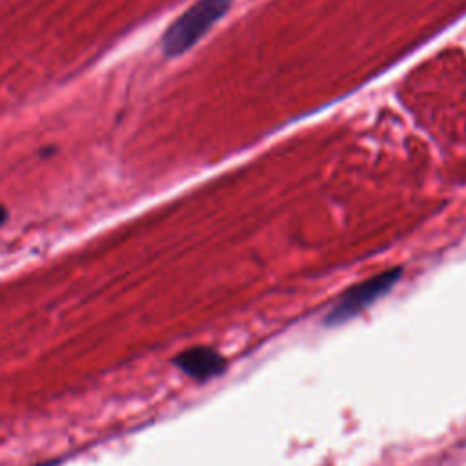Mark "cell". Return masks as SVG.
<instances>
[{
    "label": "cell",
    "mask_w": 466,
    "mask_h": 466,
    "mask_svg": "<svg viewBox=\"0 0 466 466\" xmlns=\"http://www.w3.org/2000/svg\"><path fill=\"white\" fill-rule=\"evenodd\" d=\"M233 0H197L187 7L162 36V51L166 56H180L193 47L231 7Z\"/></svg>",
    "instance_id": "6da1fadb"
},
{
    "label": "cell",
    "mask_w": 466,
    "mask_h": 466,
    "mask_svg": "<svg viewBox=\"0 0 466 466\" xmlns=\"http://www.w3.org/2000/svg\"><path fill=\"white\" fill-rule=\"evenodd\" d=\"M402 268H391L386 271H380L351 288H348L331 306L328 315L324 317V322L328 326H337L351 320L359 313H362L368 306L377 302L382 295H386L400 279Z\"/></svg>",
    "instance_id": "7a4b0ae2"
},
{
    "label": "cell",
    "mask_w": 466,
    "mask_h": 466,
    "mask_svg": "<svg viewBox=\"0 0 466 466\" xmlns=\"http://www.w3.org/2000/svg\"><path fill=\"white\" fill-rule=\"evenodd\" d=\"M173 364L187 377L206 382L226 370V359L209 346H193L175 355Z\"/></svg>",
    "instance_id": "3957f363"
},
{
    "label": "cell",
    "mask_w": 466,
    "mask_h": 466,
    "mask_svg": "<svg viewBox=\"0 0 466 466\" xmlns=\"http://www.w3.org/2000/svg\"><path fill=\"white\" fill-rule=\"evenodd\" d=\"M5 220H7V209L0 204V226H2Z\"/></svg>",
    "instance_id": "277c9868"
},
{
    "label": "cell",
    "mask_w": 466,
    "mask_h": 466,
    "mask_svg": "<svg viewBox=\"0 0 466 466\" xmlns=\"http://www.w3.org/2000/svg\"><path fill=\"white\" fill-rule=\"evenodd\" d=\"M44 466H47V464H44Z\"/></svg>",
    "instance_id": "5b68a950"
}]
</instances>
